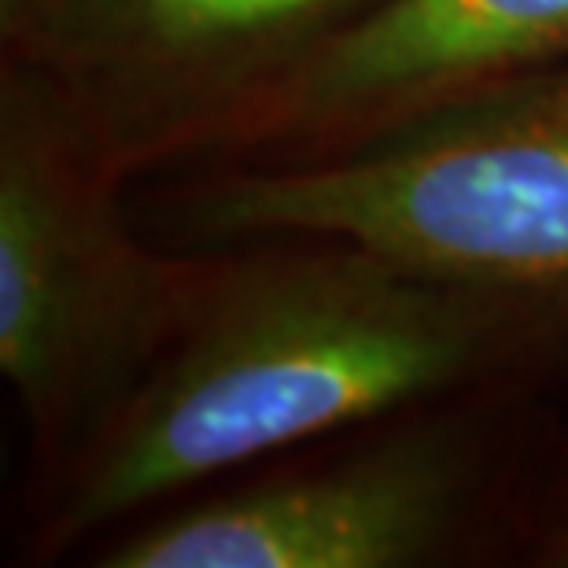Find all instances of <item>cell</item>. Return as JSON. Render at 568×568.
<instances>
[{
    "label": "cell",
    "mask_w": 568,
    "mask_h": 568,
    "mask_svg": "<svg viewBox=\"0 0 568 568\" xmlns=\"http://www.w3.org/2000/svg\"><path fill=\"white\" fill-rule=\"evenodd\" d=\"M517 565L568 568V414L554 417L542 439L520 525Z\"/></svg>",
    "instance_id": "obj_7"
},
{
    "label": "cell",
    "mask_w": 568,
    "mask_h": 568,
    "mask_svg": "<svg viewBox=\"0 0 568 568\" xmlns=\"http://www.w3.org/2000/svg\"><path fill=\"white\" fill-rule=\"evenodd\" d=\"M388 0H44L27 63L71 100L122 178H163L225 141L328 41Z\"/></svg>",
    "instance_id": "obj_5"
},
{
    "label": "cell",
    "mask_w": 568,
    "mask_h": 568,
    "mask_svg": "<svg viewBox=\"0 0 568 568\" xmlns=\"http://www.w3.org/2000/svg\"><path fill=\"white\" fill-rule=\"evenodd\" d=\"M166 247L339 236L517 314L568 377V71L300 166H192L148 189Z\"/></svg>",
    "instance_id": "obj_2"
},
{
    "label": "cell",
    "mask_w": 568,
    "mask_h": 568,
    "mask_svg": "<svg viewBox=\"0 0 568 568\" xmlns=\"http://www.w3.org/2000/svg\"><path fill=\"white\" fill-rule=\"evenodd\" d=\"M52 78L0 60V373L30 487L126 399L207 288L219 247H159Z\"/></svg>",
    "instance_id": "obj_4"
},
{
    "label": "cell",
    "mask_w": 568,
    "mask_h": 568,
    "mask_svg": "<svg viewBox=\"0 0 568 568\" xmlns=\"http://www.w3.org/2000/svg\"><path fill=\"white\" fill-rule=\"evenodd\" d=\"M550 384L428 399L303 443L93 542L97 568L517 565Z\"/></svg>",
    "instance_id": "obj_3"
},
{
    "label": "cell",
    "mask_w": 568,
    "mask_h": 568,
    "mask_svg": "<svg viewBox=\"0 0 568 568\" xmlns=\"http://www.w3.org/2000/svg\"><path fill=\"white\" fill-rule=\"evenodd\" d=\"M561 381L506 306L362 244H222L207 288L126 399L27 491L19 565L74 561L174 498L373 417Z\"/></svg>",
    "instance_id": "obj_1"
},
{
    "label": "cell",
    "mask_w": 568,
    "mask_h": 568,
    "mask_svg": "<svg viewBox=\"0 0 568 568\" xmlns=\"http://www.w3.org/2000/svg\"><path fill=\"white\" fill-rule=\"evenodd\" d=\"M558 71H568V0H388L200 166L317 163Z\"/></svg>",
    "instance_id": "obj_6"
}]
</instances>
